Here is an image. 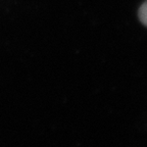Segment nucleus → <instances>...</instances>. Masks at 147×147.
I'll return each mask as SVG.
<instances>
[{
	"label": "nucleus",
	"instance_id": "obj_1",
	"mask_svg": "<svg viewBox=\"0 0 147 147\" xmlns=\"http://www.w3.org/2000/svg\"><path fill=\"white\" fill-rule=\"evenodd\" d=\"M139 18H140L141 23L147 27V1L141 5L139 9Z\"/></svg>",
	"mask_w": 147,
	"mask_h": 147
}]
</instances>
